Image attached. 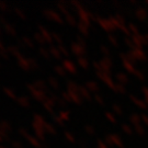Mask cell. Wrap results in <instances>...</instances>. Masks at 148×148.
I'll list each match as a JSON object with an SVG mask.
<instances>
[{
  "label": "cell",
  "mask_w": 148,
  "mask_h": 148,
  "mask_svg": "<svg viewBox=\"0 0 148 148\" xmlns=\"http://www.w3.org/2000/svg\"><path fill=\"white\" fill-rule=\"evenodd\" d=\"M55 70L58 73L59 75H64L65 73H64V69L60 67V66H55Z\"/></svg>",
  "instance_id": "cell-25"
},
{
  "label": "cell",
  "mask_w": 148,
  "mask_h": 148,
  "mask_svg": "<svg viewBox=\"0 0 148 148\" xmlns=\"http://www.w3.org/2000/svg\"><path fill=\"white\" fill-rule=\"evenodd\" d=\"M2 139H3V138L1 137V135H0V142H2Z\"/></svg>",
  "instance_id": "cell-38"
},
{
  "label": "cell",
  "mask_w": 148,
  "mask_h": 148,
  "mask_svg": "<svg viewBox=\"0 0 148 148\" xmlns=\"http://www.w3.org/2000/svg\"><path fill=\"white\" fill-rule=\"evenodd\" d=\"M63 97L65 98V99H67V100L71 101V98H70V97H69V95H67V93H63Z\"/></svg>",
  "instance_id": "cell-33"
},
{
  "label": "cell",
  "mask_w": 148,
  "mask_h": 148,
  "mask_svg": "<svg viewBox=\"0 0 148 148\" xmlns=\"http://www.w3.org/2000/svg\"><path fill=\"white\" fill-rule=\"evenodd\" d=\"M0 9H1V10H3V11L8 10V5H7V3L3 2V1H0Z\"/></svg>",
  "instance_id": "cell-24"
},
{
  "label": "cell",
  "mask_w": 148,
  "mask_h": 148,
  "mask_svg": "<svg viewBox=\"0 0 148 148\" xmlns=\"http://www.w3.org/2000/svg\"><path fill=\"white\" fill-rule=\"evenodd\" d=\"M59 51L62 52V53L64 54V55H68V53H67V51H66V48L64 47L62 44H59Z\"/></svg>",
  "instance_id": "cell-27"
},
{
  "label": "cell",
  "mask_w": 148,
  "mask_h": 148,
  "mask_svg": "<svg viewBox=\"0 0 148 148\" xmlns=\"http://www.w3.org/2000/svg\"><path fill=\"white\" fill-rule=\"evenodd\" d=\"M19 133H20L21 135H23L24 137H27V136H29V134H27V131H25L24 128H19Z\"/></svg>",
  "instance_id": "cell-26"
},
{
  "label": "cell",
  "mask_w": 148,
  "mask_h": 148,
  "mask_svg": "<svg viewBox=\"0 0 148 148\" xmlns=\"http://www.w3.org/2000/svg\"><path fill=\"white\" fill-rule=\"evenodd\" d=\"M63 65L66 67V68L68 69L69 71H71V73H75V66L73 64L70 63L69 60H63Z\"/></svg>",
  "instance_id": "cell-4"
},
{
  "label": "cell",
  "mask_w": 148,
  "mask_h": 148,
  "mask_svg": "<svg viewBox=\"0 0 148 148\" xmlns=\"http://www.w3.org/2000/svg\"><path fill=\"white\" fill-rule=\"evenodd\" d=\"M34 38L36 40L37 42L40 43V44H44V42H45V40H44V37L40 34V33H35L34 34Z\"/></svg>",
  "instance_id": "cell-14"
},
{
  "label": "cell",
  "mask_w": 148,
  "mask_h": 148,
  "mask_svg": "<svg viewBox=\"0 0 148 148\" xmlns=\"http://www.w3.org/2000/svg\"><path fill=\"white\" fill-rule=\"evenodd\" d=\"M38 29H40V31H41V33H42V36L44 37V40H45V42L47 43V44H52V35L48 33V31L45 29V27H43V25H38Z\"/></svg>",
  "instance_id": "cell-2"
},
{
  "label": "cell",
  "mask_w": 148,
  "mask_h": 148,
  "mask_svg": "<svg viewBox=\"0 0 148 148\" xmlns=\"http://www.w3.org/2000/svg\"><path fill=\"white\" fill-rule=\"evenodd\" d=\"M48 81H49V84L52 85V87H54L55 89H57V88H58V82L56 81V79H55V78H53V77H49V78H48Z\"/></svg>",
  "instance_id": "cell-15"
},
{
  "label": "cell",
  "mask_w": 148,
  "mask_h": 148,
  "mask_svg": "<svg viewBox=\"0 0 148 148\" xmlns=\"http://www.w3.org/2000/svg\"><path fill=\"white\" fill-rule=\"evenodd\" d=\"M7 49H8L10 53L13 54V55H16V57L21 55V54L19 53V51H18V47H16V46H12V45H10V46H8V48H7Z\"/></svg>",
  "instance_id": "cell-8"
},
{
  "label": "cell",
  "mask_w": 148,
  "mask_h": 148,
  "mask_svg": "<svg viewBox=\"0 0 148 148\" xmlns=\"http://www.w3.org/2000/svg\"><path fill=\"white\" fill-rule=\"evenodd\" d=\"M27 62H29V65H30V67H31V68H34V69L38 68V65H37V63L35 62V59L29 57V58H27Z\"/></svg>",
  "instance_id": "cell-11"
},
{
  "label": "cell",
  "mask_w": 148,
  "mask_h": 148,
  "mask_svg": "<svg viewBox=\"0 0 148 148\" xmlns=\"http://www.w3.org/2000/svg\"><path fill=\"white\" fill-rule=\"evenodd\" d=\"M16 101H18L22 106H29V100H27V98H25V97H20V98L16 99Z\"/></svg>",
  "instance_id": "cell-7"
},
{
  "label": "cell",
  "mask_w": 148,
  "mask_h": 148,
  "mask_svg": "<svg viewBox=\"0 0 148 148\" xmlns=\"http://www.w3.org/2000/svg\"><path fill=\"white\" fill-rule=\"evenodd\" d=\"M0 34H1V31H0Z\"/></svg>",
  "instance_id": "cell-40"
},
{
  "label": "cell",
  "mask_w": 148,
  "mask_h": 148,
  "mask_svg": "<svg viewBox=\"0 0 148 148\" xmlns=\"http://www.w3.org/2000/svg\"><path fill=\"white\" fill-rule=\"evenodd\" d=\"M0 49H5V47H3V45H2V43L0 42Z\"/></svg>",
  "instance_id": "cell-37"
},
{
  "label": "cell",
  "mask_w": 148,
  "mask_h": 148,
  "mask_svg": "<svg viewBox=\"0 0 148 148\" xmlns=\"http://www.w3.org/2000/svg\"><path fill=\"white\" fill-rule=\"evenodd\" d=\"M18 63H19V66L22 69H24V70H29V69L31 68L30 65H29V62H27V58H25L23 55L18 56Z\"/></svg>",
  "instance_id": "cell-3"
},
{
  "label": "cell",
  "mask_w": 148,
  "mask_h": 148,
  "mask_svg": "<svg viewBox=\"0 0 148 148\" xmlns=\"http://www.w3.org/2000/svg\"><path fill=\"white\" fill-rule=\"evenodd\" d=\"M53 119L55 120V122H56V123H58L59 125H63V121H62L59 117H57L56 115H53Z\"/></svg>",
  "instance_id": "cell-29"
},
{
  "label": "cell",
  "mask_w": 148,
  "mask_h": 148,
  "mask_svg": "<svg viewBox=\"0 0 148 148\" xmlns=\"http://www.w3.org/2000/svg\"><path fill=\"white\" fill-rule=\"evenodd\" d=\"M12 145H13V147L14 148H23V146H22V144L21 143H19V142H13L12 143Z\"/></svg>",
  "instance_id": "cell-28"
},
{
  "label": "cell",
  "mask_w": 148,
  "mask_h": 148,
  "mask_svg": "<svg viewBox=\"0 0 148 148\" xmlns=\"http://www.w3.org/2000/svg\"><path fill=\"white\" fill-rule=\"evenodd\" d=\"M49 52H51V54L53 55L55 58H60V53H59L56 48L54 47L53 45H51V47H49Z\"/></svg>",
  "instance_id": "cell-6"
},
{
  "label": "cell",
  "mask_w": 148,
  "mask_h": 148,
  "mask_svg": "<svg viewBox=\"0 0 148 148\" xmlns=\"http://www.w3.org/2000/svg\"><path fill=\"white\" fill-rule=\"evenodd\" d=\"M51 35H52V37H53L57 43H59V44L62 43V38H60V36H59L58 34H56V33H54L53 32V33H51Z\"/></svg>",
  "instance_id": "cell-20"
},
{
  "label": "cell",
  "mask_w": 148,
  "mask_h": 148,
  "mask_svg": "<svg viewBox=\"0 0 148 148\" xmlns=\"http://www.w3.org/2000/svg\"><path fill=\"white\" fill-rule=\"evenodd\" d=\"M57 5H58V8L60 9V11H63V12L65 13V14H66V16L68 14V11H67V9H66V8H65V7L63 5V3H58Z\"/></svg>",
  "instance_id": "cell-22"
},
{
  "label": "cell",
  "mask_w": 148,
  "mask_h": 148,
  "mask_svg": "<svg viewBox=\"0 0 148 148\" xmlns=\"http://www.w3.org/2000/svg\"><path fill=\"white\" fill-rule=\"evenodd\" d=\"M0 55L3 57L5 59H8L9 58V56H8V53H7V51L5 49H0Z\"/></svg>",
  "instance_id": "cell-21"
},
{
  "label": "cell",
  "mask_w": 148,
  "mask_h": 148,
  "mask_svg": "<svg viewBox=\"0 0 148 148\" xmlns=\"http://www.w3.org/2000/svg\"><path fill=\"white\" fill-rule=\"evenodd\" d=\"M0 22H1V23H2L3 25L5 24V18H3L2 16H0Z\"/></svg>",
  "instance_id": "cell-34"
},
{
  "label": "cell",
  "mask_w": 148,
  "mask_h": 148,
  "mask_svg": "<svg viewBox=\"0 0 148 148\" xmlns=\"http://www.w3.org/2000/svg\"><path fill=\"white\" fill-rule=\"evenodd\" d=\"M3 90H5V92L9 95L10 98H12V99H16V95H14V92H13L11 89H9V88H7V87H5V88H3Z\"/></svg>",
  "instance_id": "cell-17"
},
{
  "label": "cell",
  "mask_w": 148,
  "mask_h": 148,
  "mask_svg": "<svg viewBox=\"0 0 148 148\" xmlns=\"http://www.w3.org/2000/svg\"><path fill=\"white\" fill-rule=\"evenodd\" d=\"M44 131H46V132L51 133V134H54L55 133V128H54L51 124H48V123H46L45 124V126H44Z\"/></svg>",
  "instance_id": "cell-13"
},
{
  "label": "cell",
  "mask_w": 148,
  "mask_h": 148,
  "mask_svg": "<svg viewBox=\"0 0 148 148\" xmlns=\"http://www.w3.org/2000/svg\"><path fill=\"white\" fill-rule=\"evenodd\" d=\"M65 134H66V136H67V138H68V139H70L71 142L74 140V137H73V136H71V135H70V134H69L68 132H66V133H65Z\"/></svg>",
  "instance_id": "cell-32"
},
{
  "label": "cell",
  "mask_w": 148,
  "mask_h": 148,
  "mask_svg": "<svg viewBox=\"0 0 148 148\" xmlns=\"http://www.w3.org/2000/svg\"><path fill=\"white\" fill-rule=\"evenodd\" d=\"M22 41L25 43V44H27V46H30V47H34V45H33V43H32V41L29 38V37L27 36H22Z\"/></svg>",
  "instance_id": "cell-18"
},
{
  "label": "cell",
  "mask_w": 148,
  "mask_h": 148,
  "mask_svg": "<svg viewBox=\"0 0 148 148\" xmlns=\"http://www.w3.org/2000/svg\"><path fill=\"white\" fill-rule=\"evenodd\" d=\"M27 138L29 139V142H30V143H31L32 145H33V146H35V147H37V148L43 147L42 145H41V144L37 142V139H35L34 137H32V136H30V135H29V136H27Z\"/></svg>",
  "instance_id": "cell-5"
},
{
  "label": "cell",
  "mask_w": 148,
  "mask_h": 148,
  "mask_svg": "<svg viewBox=\"0 0 148 148\" xmlns=\"http://www.w3.org/2000/svg\"><path fill=\"white\" fill-rule=\"evenodd\" d=\"M34 134L40 140H44V130H34Z\"/></svg>",
  "instance_id": "cell-9"
},
{
  "label": "cell",
  "mask_w": 148,
  "mask_h": 148,
  "mask_svg": "<svg viewBox=\"0 0 148 148\" xmlns=\"http://www.w3.org/2000/svg\"><path fill=\"white\" fill-rule=\"evenodd\" d=\"M44 14L47 16V18H49V19H53V20L59 22V23H63V19H60V16H59L55 11L49 10V9H45V10H44Z\"/></svg>",
  "instance_id": "cell-1"
},
{
  "label": "cell",
  "mask_w": 148,
  "mask_h": 148,
  "mask_svg": "<svg viewBox=\"0 0 148 148\" xmlns=\"http://www.w3.org/2000/svg\"><path fill=\"white\" fill-rule=\"evenodd\" d=\"M58 102H59V103H60V104H62V106H65V104H66V102H65V101H64V100H62V99H59V100H58Z\"/></svg>",
  "instance_id": "cell-36"
},
{
  "label": "cell",
  "mask_w": 148,
  "mask_h": 148,
  "mask_svg": "<svg viewBox=\"0 0 148 148\" xmlns=\"http://www.w3.org/2000/svg\"><path fill=\"white\" fill-rule=\"evenodd\" d=\"M16 43H18V46H19V45H20V46H23V45H24V44L22 43V40H16Z\"/></svg>",
  "instance_id": "cell-35"
},
{
  "label": "cell",
  "mask_w": 148,
  "mask_h": 148,
  "mask_svg": "<svg viewBox=\"0 0 148 148\" xmlns=\"http://www.w3.org/2000/svg\"><path fill=\"white\" fill-rule=\"evenodd\" d=\"M14 11L16 12V14H19V16H21L22 19H25V16H24V13H23V12H22V11L19 9V8H14Z\"/></svg>",
  "instance_id": "cell-23"
},
{
  "label": "cell",
  "mask_w": 148,
  "mask_h": 148,
  "mask_svg": "<svg viewBox=\"0 0 148 148\" xmlns=\"http://www.w3.org/2000/svg\"><path fill=\"white\" fill-rule=\"evenodd\" d=\"M60 117H62V119H67V117H68V113H67V112H60Z\"/></svg>",
  "instance_id": "cell-31"
},
{
  "label": "cell",
  "mask_w": 148,
  "mask_h": 148,
  "mask_svg": "<svg viewBox=\"0 0 148 148\" xmlns=\"http://www.w3.org/2000/svg\"><path fill=\"white\" fill-rule=\"evenodd\" d=\"M0 148H5V147H1V146H0Z\"/></svg>",
  "instance_id": "cell-39"
},
{
  "label": "cell",
  "mask_w": 148,
  "mask_h": 148,
  "mask_svg": "<svg viewBox=\"0 0 148 148\" xmlns=\"http://www.w3.org/2000/svg\"><path fill=\"white\" fill-rule=\"evenodd\" d=\"M0 126L2 127L3 130H5V131H11V125L8 123V122L1 121V122H0Z\"/></svg>",
  "instance_id": "cell-12"
},
{
  "label": "cell",
  "mask_w": 148,
  "mask_h": 148,
  "mask_svg": "<svg viewBox=\"0 0 148 148\" xmlns=\"http://www.w3.org/2000/svg\"><path fill=\"white\" fill-rule=\"evenodd\" d=\"M67 16V20H68V21L70 22L71 24H75V20H74V19H73V16H69V14H67V16Z\"/></svg>",
  "instance_id": "cell-30"
},
{
  "label": "cell",
  "mask_w": 148,
  "mask_h": 148,
  "mask_svg": "<svg viewBox=\"0 0 148 148\" xmlns=\"http://www.w3.org/2000/svg\"><path fill=\"white\" fill-rule=\"evenodd\" d=\"M0 135H1V137H2V138H5L8 142H10V140H9V136H8V133H7V131H5V130H3L1 126H0Z\"/></svg>",
  "instance_id": "cell-16"
},
{
  "label": "cell",
  "mask_w": 148,
  "mask_h": 148,
  "mask_svg": "<svg viewBox=\"0 0 148 148\" xmlns=\"http://www.w3.org/2000/svg\"><path fill=\"white\" fill-rule=\"evenodd\" d=\"M5 31L8 32V33H10L11 35H16V30L13 29V27H12L11 24H8V23H5Z\"/></svg>",
  "instance_id": "cell-10"
},
{
  "label": "cell",
  "mask_w": 148,
  "mask_h": 148,
  "mask_svg": "<svg viewBox=\"0 0 148 148\" xmlns=\"http://www.w3.org/2000/svg\"><path fill=\"white\" fill-rule=\"evenodd\" d=\"M40 52H41V54H42L45 58H47V59L49 58V54H48V52L44 47H40Z\"/></svg>",
  "instance_id": "cell-19"
}]
</instances>
